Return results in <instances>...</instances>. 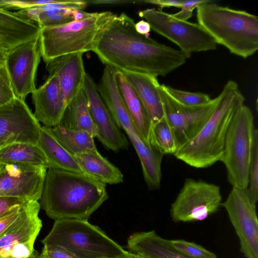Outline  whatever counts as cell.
I'll return each instance as SVG.
<instances>
[{
  "label": "cell",
  "mask_w": 258,
  "mask_h": 258,
  "mask_svg": "<svg viewBox=\"0 0 258 258\" xmlns=\"http://www.w3.org/2000/svg\"><path fill=\"white\" fill-rule=\"evenodd\" d=\"M82 52L60 56L46 63L49 75L57 76L66 106L83 89L86 73Z\"/></svg>",
  "instance_id": "obj_18"
},
{
  "label": "cell",
  "mask_w": 258,
  "mask_h": 258,
  "mask_svg": "<svg viewBox=\"0 0 258 258\" xmlns=\"http://www.w3.org/2000/svg\"><path fill=\"white\" fill-rule=\"evenodd\" d=\"M170 243L177 251L190 258H218L214 253L194 242L176 239L170 240Z\"/></svg>",
  "instance_id": "obj_34"
},
{
  "label": "cell",
  "mask_w": 258,
  "mask_h": 258,
  "mask_svg": "<svg viewBox=\"0 0 258 258\" xmlns=\"http://www.w3.org/2000/svg\"><path fill=\"white\" fill-rule=\"evenodd\" d=\"M141 162L143 174L148 187L158 189L161 181V162L163 155L146 142L138 134L125 132Z\"/></svg>",
  "instance_id": "obj_25"
},
{
  "label": "cell",
  "mask_w": 258,
  "mask_h": 258,
  "mask_svg": "<svg viewBox=\"0 0 258 258\" xmlns=\"http://www.w3.org/2000/svg\"><path fill=\"white\" fill-rule=\"evenodd\" d=\"M135 29L136 31L142 35L149 36V32L151 30L150 24L144 20L135 23Z\"/></svg>",
  "instance_id": "obj_42"
},
{
  "label": "cell",
  "mask_w": 258,
  "mask_h": 258,
  "mask_svg": "<svg viewBox=\"0 0 258 258\" xmlns=\"http://www.w3.org/2000/svg\"><path fill=\"white\" fill-rule=\"evenodd\" d=\"M107 199L106 184L83 173L47 169L41 203L54 221L88 220Z\"/></svg>",
  "instance_id": "obj_2"
},
{
  "label": "cell",
  "mask_w": 258,
  "mask_h": 258,
  "mask_svg": "<svg viewBox=\"0 0 258 258\" xmlns=\"http://www.w3.org/2000/svg\"><path fill=\"white\" fill-rule=\"evenodd\" d=\"M69 128L86 132L94 138L97 128L92 120L83 89L66 106L58 124Z\"/></svg>",
  "instance_id": "obj_27"
},
{
  "label": "cell",
  "mask_w": 258,
  "mask_h": 258,
  "mask_svg": "<svg viewBox=\"0 0 258 258\" xmlns=\"http://www.w3.org/2000/svg\"><path fill=\"white\" fill-rule=\"evenodd\" d=\"M41 128L25 100L15 97L0 106V141L37 144Z\"/></svg>",
  "instance_id": "obj_15"
},
{
  "label": "cell",
  "mask_w": 258,
  "mask_h": 258,
  "mask_svg": "<svg viewBox=\"0 0 258 258\" xmlns=\"http://www.w3.org/2000/svg\"><path fill=\"white\" fill-rule=\"evenodd\" d=\"M0 258H2L1 257H0Z\"/></svg>",
  "instance_id": "obj_48"
},
{
  "label": "cell",
  "mask_w": 258,
  "mask_h": 258,
  "mask_svg": "<svg viewBox=\"0 0 258 258\" xmlns=\"http://www.w3.org/2000/svg\"><path fill=\"white\" fill-rule=\"evenodd\" d=\"M23 206L17 207L0 216V235L17 219L21 211Z\"/></svg>",
  "instance_id": "obj_39"
},
{
  "label": "cell",
  "mask_w": 258,
  "mask_h": 258,
  "mask_svg": "<svg viewBox=\"0 0 258 258\" xmlns=\"http://www.w3.org/2000/svg\"><path fill=\"white\" fill-rule=\"evenodd\" d=\"M86 1L88 4H122L126 3H143V1L133 0H92Z\"/></svg>",
  "instance_id": "obj_41"
},
{
  "label": "cell",
  "mask_w": 258,
  "mask_h": 258,
  "mask_svg": "<svg viewBox=\"0 0 258 258\" xmlns=\"http://www.w3.org/2000/svg\"><path fill=\"white\" fill-rule=\"evenodd\" d=\"M248 196L254 204L258 201V131L255 128L248 169V181L246 188Z\"/></svg>",
  "instance_id": "obj_32"
},
{
  "label": "cell",
  "mask_w": 258,
  "mask_h": 258,
  "mask_svg": "<svg viewBox=\"0 0 258 258\" xmlns=\"http://www.w3.org/2000/svg\"><path fill=\"white\" fill-rule=\"evenodd\" d=\"M254 129L252 112L244 104L237 110L229 125L220 160L225 166L228 180L232 187H247Z\"/></svg>",
  "instance_id": "obj_7"
},
{
  "label": "cell",
  "mask_w": 258,
  "mask_h": 258,
  "mask_svg": "<svg viewBox=\"0 0 258 258\" xmlns=\"http://www.w3.org/2000/svg\"><path fill=\"white\" fill-rule=\"evenodd\" d=\"M0 163H22L48 168L47 159L37 144L14 143L0 149Z\"/></svg>",
  "instance_id": "obj_28"
},
{
  "label": "cell",
  "mask_w": 258,
  "mask_h": 258,
  "mask_svg": "<svg viewBox=\"0 0 258 258\" xmlns=\"http://www.w3.org/2000/svg\"><path fill=\"white\" fill-rule=\"evenodd\" d=\"M37 145L47 159L48 168L83 173L74 156L57 142L45 126H41Z\"/></svg>",
  "instance_id": "obj_26"
},
{
  "label": "cell",
  "mask_w": 258,
  "mask_h": 258,
  "mask_svg": "<svg viewBox=\"0 0 258 258\" xmlns=\"http://www.w3.org/2000/svg\"><path fill=\"white\" fill-rule=\"evenodd\" d=\"M149 143L163 155H173L178 149L173 131L164 115L159 120L151 124Z\"/></svg>",
  "instance_id": "obj_31"
},
{
  "label": "cell",
  "mask_w": 258,
  "mask_h": 258,
  "mask_svg": "<svg viewBox=\"0 0 258 258\" xmlns=\"http://www.w3.org/2000/svg\"><path fill=\"white\" fill-rule=\"evenodd\" d=\"M97 87L102 99L118 127L125 132L128 131L140 135L119 92L115 79L114 69L105 66Z\"/></svg>",
  "instance_id": "obj_20"
},
{
  "label": "cell",
  "mask_w": 258,
  "mask_h": 258,
  "mask_svg": "<svg viewBox=\"0 0 258 258\" xmlns=\"http://www.w3.org/2000/svg\"><path fill=\"white\" fill-rule=\"evenodd\" d=\"M6 54V51L0 48V62L5 61Z\"/></svg>",
  "instance_id": "obj_43"
},
{
  "label": "cell",
  "mask_w": 258,
  "mask_h": 258,
  "mask_svg": "<svg viewBox=\"0 0 258 258\" xmlns=\"http://www.w3.org/2000/svg\"><path fill=\"white\" fill-rule=\"evenodd\" d=\"M2 165H3V164L0 163V169H1V167L2 166Z\"/></svg>",
  "instance_id": "obj_47"
},
{
  "label": "cell",
  "mask_w": 258,
  "mask_h": 258,
  "mask_svg": "<svg viewBox=\"0 0 258 258\" xmlns=\"http://www.w3.org/2000/svg\"><path fill=\"white\" fill-rule=\"evenodd\" d=\"M15 13L37 24L41 28L60 26L75 20L73 11L67 9H43L37 6Z\"/></svg>",
  "instance_id": "obj_30"
},
{
  "label": "cell",
  "mask_w": 258,
  "mask_h": 258,
  "mask_svg": "<svg viewBox=\"0 0 258 258\" xmlns=\"http://www.w3.org/2000/svg\"><path fill=\"white\" fill-rule=\"evenodd\" d=\"M27 258H41L40 253L36 250L34 249L32 254Z\"/></svg>",
  "instance_id": "obj_44"
},
{
  "label": "cell",
  "mask_w": 258,
  "mask_h": 258,
  "mask_svg": "<svg viewBox=\"0 0 258 258\" xmlns=\"http://www.w3.org/2000/svg\"><path fill=\"white\" fill-rule=\"evenodd\" d=\"M83 89L86 95L92 120L97 128V138L109 150L117 152L126 149L127 139L116 125L102 99L97 85L86 73Z\"/></svg>",
  "instance_id": "obj_16"
},
{
  "label": "cell",
  "mask_w": 258,
  "mask_h": 258,
  "mask_svg": "<svg viewBox=\"0 0 258 258\" xmlns=\"http://www.w3.org/2000/svg\"><path fill=\"white\" fill-rule=\"evenodd\" d=\"M183 0H145L143 3L159 6L161 9L165 7H175L181 8Z\"/></svg>",
  "instance_id": "obj_40"
},
{
  "label": "cell",
  "mask_w": 258,
  "mask_h": 258,
  "mask_svg": "<svg viewBox=\"0 0 258 258\" xmlns=\"http://www.w3.org/2000/svg\"><path fill=\"white\" fill-rule=\"evenodd\" d=\"M133 258H147L143 256H141L139 255H137L133 254Z\"/></svg>",
  "instance_id": "obj_46"
},
{
  "label": "cell",
  "mask_w": 258,
  "mask_h": 258,
  "mask_svg": "<svg viewBox=\"0 0 258 258\" xmlns=\"http://www.w3.org/2000/svg\"><path fill=\"white\" fill-rule=\"evenodd\" d=\"M134 20L116 16L100 32L92 51L101 61L122 72L165 77L187 59L178 49L139 33Z\"/></svg>",
  "instance_id": "obj_1"
},
{
  "label": "cell",
  "mask_w": 258,
  "mask_h": 258,
  "mask_svg": "<svg viewBox=\"0 0 258 258\" xmlns=\"http://www.w3.org/2000/svg\"><path fill=\"white\" fill-rule=\"evenodd\" d=\"M39 37L6 52L5 63L15 97L25 100L36 89L35 79L41 57Z\"/></svg>",
  "instance_id": "obj_12"
},
{
  "label": "cell",
  "mask_w": 258,
  "mask_h": 258,
  "mask_svg": "<svg viewBox=\"0 0 258 258\" xmlns=\"http://www.w3.org/2000/svg\"><path fill=\"white\" fill-rule=\"evenodd\" d=\"M8 144H9V143L5 141H0V149Z\"/></svg>",
  "instance_id": "obj_45"
},
{
  "label": "cell",
  "mask_w": 258,
  "mask_h": 258,
  "mask_svg": "<svg viewBox=\"0 0 258 258\" xmlns=\"http://www.w3.org/2000/svg\"><path fill=\"white\" fill-rule=\"evenodd\" d=\"M116 16L109 11L90 13L81 20L41 28L39 41L44 61L69 54L92 51L98 34Z\"/></svg>",
  "instance_id": "obj_6"
},
{
  "label": "cell",
  "mask_w": 258,
  "mask_h": 258,
  "mask_svg": "<svg viewBox=\"0 0 258 258\" xmlns=\"http://www.w3.org/2000/svg\"><path fill=\"white\" fill-rule=\"evenodd\" d=\"M159 93L164 115L171 125L178 148L194 137L210 116L215 104V98L208 104L199 106L183 105L174 99L160 85Z\"/></svg>",
  "instance_id": "obj_13"
},
{
  "label": "cell",
  "mask_w": 258,
  "mask_h": 258,
  "mask_svg": "<svg viewBox=\"0 0 258 258\" xmlns=\"http://www.w3.org/2000/svg\"><path fill=\"white\" fill-rule=\"evenodd\" d=\"M43 245L60 247L77 258H133V254L88 220H55Z\"/></svg>",
  "instance_id": "obj_5"
},
{
  "label": "cell",
  "mask_w": 258,
  "mask_h": 258,
  "mask_svg": "<svg viewBox=\"0 0 258 258\" xmlns=\"http://www.w3.org/2000/svg\"><path fill=\"white\" fill-rule=\"evenodd\" d=\"M114 76L119 92L136 128L149 144L151 121L143 103L122 72L114 70Z\"/></svg>",
  "instance_id": "obj_24"
},
{
  "label": "cell",
  "mask_w": 258,
  "mask_h": 258,
  "mask_svg": "<svg viewBox=\"0 0 258 258\" xmlns=\"http://www.w3.org/2000/svg\"><path fill=\"white\" fill-rule=\"evenodd\" d=\"M245 98L238 84L228 81L220 94L208 119L192 139L180 146L173 155L186 164L205 168L220 161L228 129Z\"/></svg>",
  "instance_id": "obj_3"
},
{
  "label": "cell",
  "mask_w": 258,
  "mask_h": 258,
  "mask_svg": "<svg viewBox=\"0 0 258 258\" xmlns=\"http://www.w3.org/2000/svg\"><path fill=\"white\" fill-rule=\"evenodd\" d=\"M138 14L152 30L178 46L187 59L194 52L217 47L213 39L198 23L177 19L172 14L154 8L140 11Z\"/></svg>",
  "instance_id": "obj_8"
},
{
  "label": "cell",
  "mask_w": 258,
  "mask_h": 258,
  "mask_svg": "<svg viewBox=\"0 0 258 258\" xmlns=\"http://www.w3.org/2000/svg\"><path fill=\"white\" fill-rule=\"evenodd\" d=\"M127 248L132 254L147 258H190L175 250L170 240L154 230L134 233L127 239Z\"/></svg>",
  "instance_id": "obj_21"
},
{
  "label": "cell",
  "mask_w": 258,
  "mask_h": 258,
  "mask_svg": "<svg viewBox=\"0 0 258 258\" xmlns=\"http://www.w3.org/2000/svg\"><path fill=\"white\" fill-rule=\"evenodd\" d=\"M165 89L177 102L185 106L204 105L209 103L212 100V99L205 93L180 90L165 85Z\"/></svg>",
  "instance_id": "obj_33"
},
{
  "label": "cell",
  "mask_w": 258,
  "mask_h": 258,
  "mask_svg": "<svg viewBox=\"0 0 258 258\" xmlns=\"http://www.w3.org/2000/svg\"><path fill=\"white\" fill-rule=\"evenodd\" d=\"M28 201L17 197L0 196V216L17 207L22 206Z\"/></svg>",
  "instance_id": "obj_37"
},
{
  "label": "cell",
  "mask_w": 258,
  "mask_h": 258,
  "mask_svg": "<svg viewBox=\"0 0 258 258\" xmlns=\"http://www.w3.org/2000/svg\"><path fill=\"white\" fill-rule=\"evenodd\" d=\"M256 204L246 189L232 187L221 203L239 238L240 251L246 258H258V220Z\"/></svg>",
  "instance_id": "obj_11"
},
{
  "label": "cell",
  "mask_w": 258,
  "mask_h": 258,
  "mask_svg": "<svg viewBox=\"0 0 258 258\" xmlns=\"http://www.w3.org/2000/svg\"><path fill=\"white\" fill-rule=\"evenodd\" d=\"M47 127L57 142L73 155L96 149L94 137L86 132L69 128L59 124Z\"/></svg>",
  "instance_id": "obj_29"
},
{
  "label": "cell",
  "mask_w": 258,
  "mask_h": 258,
  "mask_svg": "<svg viewBox=\"0 0 258 258\" xmlns=\"http://www.w3.org/2000/svg\"><path fill=\"white\" fill-rule=\"evenodd\" d=\"M40 208L38 201H29L23 206L17 219L0 235V257L27 258L32 254L42 226Z\"/></svg>",
  "instance_id": "obj_10"
},
{
  "label": "cell",
  "mask_w": 258,
  "mask_h": 258,
  "mask_svg": "<svg viewBox=\"0 0 258 258\" xmlns=\"http://www.w3.org/2000/svg\"><path fill=\"white\" fill-rule=\"evenodd\" d=\"M220 187L213 183L186 178L170 208L175 222L202 221L221 206Z\"/></svg>",
  "instance_id": "obj_9"
},
{
  "label": "cell",
  "mask_w": 258,
  "mask_h": 258,
  "mask_svg": "<svg viewBox=\"0 0 258 258\" xmlns=\"http://www.w3.org/2000/svg\"><path fill=\"white\" fill-rule=\"evenodd\" d=\"M15 98L5 61L0 62V106Z\"/></svg>",
  "instance_id": "obj_35"
},
{
  "label": "cell",
  "mask_w": 258,
  "mask_h": 258,
  "mask_svg": "<svg viewBox=\"0 0 258 258\" xmlns=\"http://www.w3.org/2000/svg\"><path fill=\"white\" fill-rule=\"evenodd\" d=\"M35 118L44 126L58 125L66 107L57 76L49 75L40 87L32 93Z\"/></svg>",
  "instance_id": "obj_17"
},
{
  "label": "cell",
  "mask_w": 258,
  "mask_h": 258,
  "mask_svg": "<svg viewBox=\"0 0 258 258\" xmlns=\"http://www.w3.org/2000/svg\"><path fill=\"white\" fill-rule=\"evenodd\" d=\"M83 172L106 184H116L123 181L120 170L103 157L97 149L88 150L73 155Z\"/></svg>",
  "instance_id": "obj_23"
},
{
  "label": "cell",
  "mask_w": 258,
  "mask_h": 258,
  "mask_svg": "<svg viewBox=\"0 0 258 258\" xmlns=\"http://www.w3.org/2000/svg\"><path fill=\"white\" fill-rule=\"evenodd\" d=\"M210 1L208 0H193L183 1L181 11L172 14V16L178 20L187 21L192 16V12L195 9L199 6L207 3Z\"/></svg>",
  "instance_id": "obj_36"
},
{
  "label": "cell",
  "mask_w": 258,
  "mask_h": 258,
  "mask_svg": "<svg viewBox=\"0 0 258 258\" xmlns=\"http://www.w3.org/2000/svg\"><path fill=\"white\" fill-rule=\"evenodd\" d=\"M143 103L151 124L164 116L157 77L142 74L122 72Z\"/></svg>",
  "instance_id": "obj_22"
},
{
  "label": "cell",
  "mask_w": 258,
  "mask_h": 258,
  "mask_svg": "<svg viewBox=\"0 0 258 258\" xmlns=\"http://www.w3.org/2000/svg\"><path fill=\"white\" fill-rule=\"evenodd\" d=\"M48 167L22 163L3 164L0 169V196L41 199Z\"/></svg>",
  "instance_id": "obj_14"
},
{
  "label": "cell",
  "mask_w": 258,
  "mask_h": 258,
  "mask_svg": "<svg viewBox=\"0 0 258 258\" xmlns=\"http://www.w3.org/2000/svg\"><path fill=\"white\" fill-rule=\"evenodd\" d=\"M198 23L215 43L230 53L246 58L258 49V18L243 10L220 6L213 1L197 9Z\"/></svg>",
  "instance_id": "obj_4"
},
{
  "label": "cell",
  "mask_w": 258,
  "mask_h": 258,
  "mask_svg": "<svg viewBox=\"0 0 258 258\" xmlns=\"http://www.w3.org/2000/svg\"><path fill=\"white\" fill-rule=\"evenodd\" d=\"M41 258H77L64 249L55 246L44 245Z\"/></svg>",
  "instance_id": "obj_38"
},
{
  "label": "cell",
  "mask_w": 258,
  "mask_h": 258,
  "mask_svg": "<svg viewBox=\"0 0 258 258\" xmlns=\"http://www.w3.org/2000/svg\"><path fill=\"white\" fill-rule=\"evenodd\" d=\"M41 29L37 24L0 7V48L4 51L39 37Z\"/></svg>",
  "instance_id": "obj_19"
}]
</instances>
